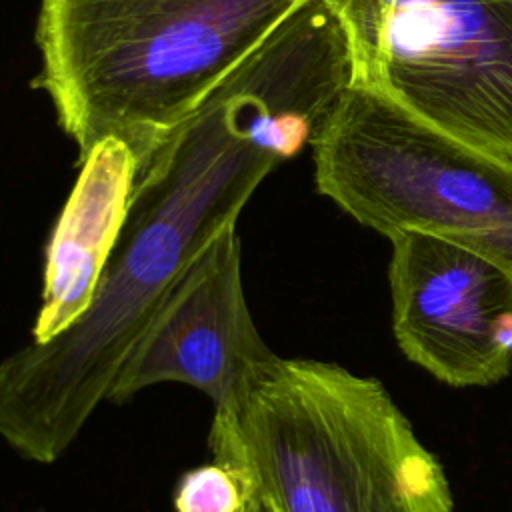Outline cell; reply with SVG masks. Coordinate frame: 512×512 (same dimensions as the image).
Wrapping results in <instances>:
<instances>
[{
	"instance_id": "5",
	"label": "cell",
	"mask_w": 512,
	"mask_h": 512,
	"mask_svg": "<svg viewBox=\"0 0 512 512\" xmlns=\"http://www.w3.org/2000/svg\"><path fill=\"white\" fill-rule=\"evenodd\" d=\"M378 88L442 132L512 162V0H324Z\"/></svg>"
},
{
	"instance_id": "1",
	"label": "cell",
	"mask_w": 512,
	"mask_h": 512,
	"mask_svg": "<svg viewBox=\"0 0 512 512\" xmlns=\"http://www.w3.org/2000/svg\"><path fill=\"white\" fill-rule=\"evenodd\" d=\"M294 138L260 86L228 76L138 172L118 244L86 312L0 358V438L56 462L78 438L186 268L284 160Z\"/></svg>"
},
{
	"instance_id": "6",
	"label": "cell",
	"mask_w": 512,
	"mask_h": 512,
	"mask_svg": "<svg viewBox=\"0 0 512 512\" xmlns=\"http://www.w3.org/2000/svg\"><path fill=\"white\" fill-rule=\"evenodd\" d=\"M392 330L404 356L454 386H490L512 372V274L458 242L390 238Z\"/></svg>"
},
{
	"instance_id": "8",
	"label": "cell",
	"mask_w": 512,
	"mask_h": 512,
	"mask_svg": "<svg viewBox=\"0 0 512 512\" xmlns=\"http://www.w3.org/2000/svg\"><path fill=\"white\" fill-rule=\"evenodd\" d=\"M136 176L138 158L116 136H104L80 160V174L44 250L34 342L58 336L92 304L126 224Z\"/></svg>"
},
{
	"instance_id": "10",
	"label": "cell",
	"mask_w": 512,
	"mask_h": 512,
	"mask_svg": "<svg viewBox=\"0 0 512 512\" xmlns=\"http://www.w3.org/2000/svg\"><path fill=\"white\" fill-rule=\"evenodd\" d=\"M242 512H244V510H242Z\"/></svg>"
},
{
	"instance_id": "4",
	"label": "cell",
	"mask_w": 512,
	"mask_h": 512,
	"mask_svg": "<svg viewBox=\"0 0 512 512\" xmlns=\"http://www.w3.org/2000/svg\"><path fill=\"white\" fill-rule=\"evenodd\" d=\"M322 196L386 236L468 246L512 274V162L474 148L352 80L312 140Z\"/></svg>"
},
{
	"instance_id": "9",
	"label": "cell",
	"mask_w": 512,
	"mask_h": 512,
	"mask_svg": "<svg viewBox=\"0 0 512 512\" xmlns=\"http://www.w3.org/2000/svg\"><path fill=\"white\" fill-rule=\"evenodd\" d=\"M244 490L222 462L186 470L174 488V512H242Z\"/></svg>"
},
{
	"instance_id": "3",
	"label": "cell",
	"mask_w": 512,
	"mask_h": 512,
	"mask_svg": "<svg viewBox=\"0 0 512 512\" xmlns=\"http://www.w3.org/2000/svg\"><path fill=\"white\" fill-rule=\"evenodd\" d=\"M310 0H40V74L82 160L124 140L138 172Z\"/></svg>"
},
{
	"instance_id": "2",
	"label": "cell",
	"mask_w": 512,
	"mask_h": 512,
	"mask_svg": "<svg viewBox=\"0 0 512 512\" xmlns=\"http://www.w3.org/2000/svg\"><path fill=\"white\" fill-rule=\"evenodd\" d=\"M208 444L244 512H454L442 464L388 390L332 362L272 356L214 408Z\"/></svg>"
},
{
	"instance_id": "7",
	"label": "cell",
	"mask_w": 512,
	"mask_h": 512,
	"mask_svg": "<svg viewBox=\"0 0 512 512\" xmlns=\"http://www.w3.org/2000/svg\"><path fill=\"white\" fill-rule=\"evenodd\" d=\"M236 224L186 268L118 370L108 400L178 382L228 404L258 366L276 356L260 336L242 284Z\"/></svg>"
}]
</instances>
